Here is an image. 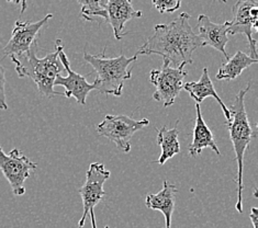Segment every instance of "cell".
I'll use <instances>...</instances> for the list:
<instances>
[{
	"label": "cell",
	"mask_w": 258,
	"mask_h": 228,
	"mask_svg": "<svg viewBox=\"0 0 258 228\" xmlns=\"http://www.w3.org/2000/svg\"><path fill=\"white\" fill-rule=\"evenodd\" d=\"M90 215V218H91V227L93 228H97V223H96V216H95V213H94V209L93 211L89 212ZM104 228H110L108 225L104 226Z\"/></svg>",
	"instance_id": "obj_24"
},
{
	"label": "cell",
	"mask_w": 258,
	"mask_h": 228,
	"mask_svg": "<svg viewBox=\"0 0 258 228\" xmlns=\"http://www.w3.org/2000/svg\"><path fill=\"white\" fill-rule=\"evenodd\" d=\"M197 26L199 30V39L201 40L202 46H210L214 50L223 54V56L227 60L230 58L226 52V44L229 43V21L224 23H214L211 21L210 17L206 15H200L197 21Z\"/></svg>",
	"instance_id": "obj_12"
},
{
	"label": "cell",
	"mask_w": 258,
	"mask_h": 228,
	"mask_svg": "<svg viewBox=\"0 0 258 228\" xmlns=\"http://www.w3.org/2000/svg\"><path fill=\"white\" fill-rule=\"evenodd\" d=\"M78 4L81 5V18L85 21H93V22H106L107 15L101 5L100 0H77Z\"/></svg>",
	"instance_id": "obj_19"
},
{
	"label": "cell",
	"mask_w": 258,
	"mask_h": 228,
	"mask_svg": "<svg viewBox=\"0 0 258 228\" xmlns=\"http://www.w3.org/2000/svg\"><path fill=\"white\" fill-rule=\"evenodd\" d=\"M257 63V59L251 58L242 51H238L232 58H229L225 63L221 64L217 73V79L234 80L238 76H241V73L245 69Z\"/></svg>",
	"instance_id": "obj_18"
},
{
	"label": "cell",
	"mask_w": 258,
	"mask_h": 228,
	"mask_svg": "<svg viewBox=\"0 0 258 228\" xmlns=\"http://www.w3.org/2000/svg\"><path fill=\"white\" fill-rule=\"evenodd\" d=\"M7 3H12L16 5H21V11L20 15H23L26 10L28 9V0H7Z\"/></svg>",
	"instance_id": "obj_23"
},
{
	"label": "cell",
	"mask_w": 258,
	"mask_h": 228,
	"mask_svg": "<svg viewBox=\"0 0 258 228\" xmlns=\"http://www.w3.org/2000/svg\"><path fill=\"white\" fill-rule=\"evenodd\" d=\"M185 67V64L173 67L163 60L161 69L151 70L150 83L156 87L153 99L162 103L164 108L173 106L182 90L183 79L188 75Z\"/></svg>",
	"instance_id": "obj_6"
},
{
	"label": "cell",
	"mask_w": 258,
	"mask_h": 228,
	"mask_svg": "<svg viewBox=\"0 0 258 228\" xmlns=\"http://www.w3.org/2000/svg\"><path fill=\"white\" fill-rule=\"evenodd\" d=\"M109 2V0H100V5H101V7L104 9V6L107 5V3Z\"/></svg>",
	"instance_id": "obj_25"
},
{
	"label": "cell",
	"mask_w": 258,
	"mask_h": 228,
	"mask_svg": "<svg viewBox=\"0 0 258 228\" xmlns=\"http://www.w3.org/2000/svg\"><path fill=\"white\" fill-rule=\"evenodd\" d=\"M232 15L233 20L229 21L227 34H244L246 36L250 51L249 56L257 59V41L253 38V34L258 30V5L256 0H238L233 6Z\"/></svg>",
	"instance_id": "obj_7"
},
{
	"label": "cell",
	"mask_w": 258,
	"mask_h": 228,
	"mask_svg": "<svg viewBox=\"0 0 258 228\" xmlns=\"http://www.w3.org/2000/svg\"><path fill=\"white\" fill-rule=\"evenodd\" d=\"M5 68L0 65V110H7L8 104L6 100V76Z\"/></svg>",
	"instance_id": "obj_21"
},
{
	"label": "cell",
	"mask_w": 258,
	"mask_h": 228,
	"mask_svg": "<svg viewBox=\"0 0 258 228\" xmlns=\"http://www.w3.org/2000/svg\"><path fill=\"white\" fill-rule=\"evenodd\" d=\"M219 2H222V3H224V4H226V0H219Z\"/></svg>",
	"instance_id": "obj_26"
},
{
	"label": "cell",
	"mask_w": 258,
	"mask_h": 228,
	"mask_svg": "<svg viewBox=\"0 0 258 228\" xmlns=\"http://www.w3.org/2000/svg\"><path fill=\"white\" fill-rule=\"evenodd\" d=\"M55 47L58 50V57L60 60V64H62L63 68L67 71V76L63 77L60 75H57L56 79L54 82V87L56 86H60V87H64L66 90L65 98H75L77 103L85 106L86 100H87L88 94L94 90V85L89 84L86 77H84L81 73L74 71L71 68V63L69 58H67V55L64 52V45L63 42L60 39H57L55 42Z\"/></svg>",
	"instance_id": "obj_11"
},
{
	"label": "cell",
	"mask_w": 258,
	"mask_h": 228,
	"mask_svg": "<svg viewBox=\"0 0 258 228\" xmlns=\"http://www.w3.org/2000/svg\"><path fill=\"white\" fill-rule=\"evenodd\" d=\"M159 14H173L180 8L181 0H152Z\"/></svg>",
	"instance_id": "obj_20"
},
{
	"label": "cell",
	"mask_w": 258,
	"mask_h": 228,
	"mask_svg": "<svg viewBox=\"0 0 258 228\" xmlns=\"http://www.w3.org/2000/svg\"><path fill=\"white\" fill-rule=\"evenodd\" d=\"M179 121L176 122V125L173 128H167L163 126L161 128H157V145L161 147L162 153L161 156L156 160V164L164 165L168 159L173 158L175 155H178L180 153V144L179 139H178V132L177 124Z\"/></svg>",
	"instance_id": "obj_17"
},
{
	"label": "cell",
	"mask_w": 258,
	"mask_h": 228,
	"mask_svg": "<svg viewBox=\"0 0 258 228\" xmlns=\"http://www.w3.org/2000/svg\"><path fill=\"white\" fill-rule=\"evenodd\" d=\"M196 112L197 118L194 127V137L191 144L188 147L189 155L191 157H197L200 155L201 151L204 149L211 148L218 156H220L221 151L216 143V140H214V136L211 129L209 128L204 118H202L200 104L196 103Z\"/></svg>",
	"instance_id": "obj_15"
},
{
	"label": "cell",
	"mask_w": 258,
	"mask_h": 228,
	"mask_svg": "<svg viewBox=\"0 0 258 228\" xmlns=\"http://www.w3.org/2000/svg\"><path fill=\"white\" fill-rule=\"evenodd\" d=\"M138 53L132 57H126L121 54L118 57L107 58L104 52L101 55H91L84 53V59L93 67L96 72V79L93 83L94 90L102 95L120 97L124 87L125 80L131 79Z\"/></svg>",
	"instance_id": "obj_4"
},
{
	"label": "cell",
	"mask_w": 258,
	"mask_h": 228,
	"mask_svg": "<svg viewBox=\"0 0 258 228\" xmlns=\"http://www.w3.org/2000/svg\"><path fill=\"white\" fill-rule=\"evenodd\" d=\"M38 168V164L33 163L18 149L14 148L6 154L0 147V170L9 182L12 192L20 196L26 193V182L32 170Z\"/></svg>",
	"instance_id": "obj_8"
},
{
	"label": "cell",
	"mask_w": 258,
	"mask_h": 228,
	"mask_svg": "<svg viewBox=\"0 0 258 228\" xmlns=\"http://www.w3.org/2000/svg\"><path fill=\"white\" fill-rule=\"evenodd\" d=\"M190 18L182 12L170 23L156 24L153 35L141 46L138 55H159L173 67L192 64V54L202 44L189 24Z\"/></svg>",
	"instance_id": "obj_1"
},
{
	"label": "cell",
	"mask_w": 258,
	"mask_h": 228,
	"mask_svg": "<svg viewBox=\"0 0 258 228\" xmlns=\"http://www.w3.org/2000/svg\"><path fill=\"white\" fill-rule=\"evenodd\" d=\"M182 89H185L190 97L196 101L197 104H200L202 101L207 98L211 97L214 98L219 103V106L221 107L223 111V114L226 119V122L231 120V114H230V110L227 108L224 102L221 100V98L219 97L218 92L214 89V86L212 84V80L210 78V75H209V70L207 67H205L202 69V75L198 82H190L183 85Z\"/></svg>",
	"instance_id": "obj_16"
},
{
	"label": "cell",
	"mask_w": 258,
	"mask_h": 228,
	"mask_svg": "<svg viewBox=\"0 0 258 228\" xmlns=\"http://www.w3.org/2000/svg\"><path fill=\"white\" fill-rule=\"evenodd\" d=\"M249 219L253 224L254 228H258L257 226V221H258V209L256 207H251V211L249 214Z\"/></svg>",
	"instance_id": "obj_22"
},
{
	"label": "cell",
	"mask_w": 258,
	"mask_h": 228,
	"mask_svg": "<svg viewBox=\"0 0 258 228\" xmlns=\"http://www.w3.org/2000/svg\"><path fill=\"white\" fill-rule=\"evenodd\" d=\"M150 121L143 119L137 121L131 116L123 114H107L97 126L100 136L111 140L119 151L127 154L131 151V138L140 129L149 126Z\"/></svg>",
	"instance_id": "obj_5"
},
{
	"label": "cell",
	"mask_w": 258,
	"mask_h": 228,
	"mask_svg": "<svg viewBox=\"0 0 258 228\" xmlns=\"http://www.w3.org/2000/svg\"><path fill=\"white\" fill-rule=\"evenodd\" d=\"M38 48L39 46L36 43L28 53L17 57H10L12 63L16 65L18 76L20 78L29 77L32 79L40 94L47 99H52L56 96L65 97L63 92L54 90L55 79L64 69L58 57V50L55 47L54 52L48 53L43 58H39L36 56Z\"/></svg>",
	"instance_id": "obj_3"
},
{
	"label": "cell",
	"mask_w": 258,
	"mask_h": 228,
	"mask_svg": "<svg viewBox=\"0 0 258 228\" xmlns=\"http://www.w3.org/2000/svg\"><path fill=\"white\" fill-rule=\"evenodd\" d=\"M177 193L178 189L175 184L165 180L163 189L159 192L147 194L145 198V205L147 208L158 211L164 215L166 228H171V218L175 211Z\"/></svg>",
	"instance_id": "obj_14"
},
{
	"label": "cell",
	"mask_w": 258,
	"mask_h": 228,
	"mask_svg": "<svg viewBox=\"0 0 258 228\" xmlns=\"http://www.w3.org/2000/svg\"><path fill=\"white\" fill-rule=\"evenodd\" d=\"M110 171L106 169L103 164L93 163L86 172V182L78 190L83 201V216L79 219L78 228H84L86 218L89 212L93 211L97 204L103 201L106 192L103 190V184L110 178Z\"/></svg>",
	"instance_id": "obj_9"
},
{
	"label": "cell",
	"mask_w": 258,
	"mask_h": 228,
	"mask_svg": "<svg viewBox=\"0 0 258 228\" xmlns=\"http://www.w3.org/2000/svg\"><path fill=\"white\" fill-rule=\"evenodd\" d=\"M52 18L53 15L48 14L36 22L17 21L12 30L11 38L4 47V57H17L28 53L38 43L41 30Z\"/></svg>",
	"instance_id": "obj_10"
},
{
	"label": "cell",
	"mask_w": 258,
	"mask_h": 228,
	"mask_svg": "<svg viewBox=\"0 0 258 228\" xmlns=\"http://www.w3.org/2000/svg\"><path fill=\"white\" fill-rule=\"evenodd\" d=\"M250 90V84H247L243 89L237 92L233 106L229 109L231 120L226 122L229 128L230 139L233 144L235 153V160L237 163V177L235 182L237 184V201L236 211L243 213V169H244V155L247 150L251 139L256 136V132L251 128L250 122L245 110V97Z\"/></svg>",
	"instance_id": "obj_2"
},
{
	"label": "cell",
	"mask_w": 258,
	"mask_h": 228,
	"mask_svg": "<svg viewBox=\"0 0 258 228\" xmlns=\"http://www.w3.org/2000/svg\"><path fill=\"white\" fill-rule=\"evenodd\" d=\"M104 10L107 15L106 22L111 26L114 39L118 41L125 35L124 26L126 22L143 16L142 11L133 8L132 0H109L104 6Z\"/></svg>",
	"instance_id": "obj_13"
}]
</instances>
